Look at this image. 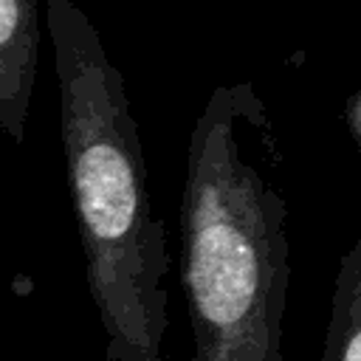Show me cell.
Masks as SVG:
<instances>
[{
  "label": "cell",
  "mask_w": 361,
  "mask_h": 361,
  "mask_svg": "<svg viewBox=\"0 0 361 361\" xmlns=\"http://www.w3.org/2000/svg\"><path fill=\"white\" fill-rule=\"evenodd\" d=\"M279 158L254 82L217 85L192 124L180 192L195 361H282L290 206Z\"/></svg>",
  "instance_id": "cell-1"
},
{
  "label": "cell",
  "mask_w": 361,
  "mask_h": 361,
  "mask_svg": "<svg viewBox=\"0 0 361 361\" xmlns=\"http://www.w3.org/2000/svg\"><path fill=\"white\" fill-rule=\"evenodd\" d=\"M59 85V127L87 288L107 361H166L169 251L152 214L124 76L73 0H42Z\"/></svg>",
  "instance_id": "cell-2"
},
{
  "label": "cell",
  "mask_w": 361,
  "mask_h": 361,
  "mask_svg": "<svg viewBox=\"0 0 361 361\" xmlns=\"http://www.w3.org/2000/svg\"><path fill=\"white\" fill-rule=\"evenodd\" d=\"M42 0H0V127L20 144L39 65Z\"/></svg>",
  "instance_id": "cell-3"
},
{
  "label": "cell",
  "mask_w": 361,
  "mask_h": 361,
  "mask_svg": "<svg viewBox=\"0 0 361 361\" xmlns=\"http://www.w3.org/2000/svg\"><path fill=\"white\" fill-rule=\"evenodd\" d=\"M322 361H361V234L336 265Z\"/></svg>",
  "instance_id": "cell-4"
},
{
  "label": "cell",
  "mask_w": 361,
  "mask_h": 361,
  "mask_svg": "<svg viewBox=\"0 0 361 361\" xmlns=\"http://www.w3.org/2000/svg\"><path fill=\"white\" fill-rule=\"evenodd\" d=\"M358 56H361V42H358ZM344 121H347V130H350L353 144H355L358 152H361V87L350 96L347 110H344Z\"/></svg>",
  "instance_id": "cell-5"
}]
</instances>
